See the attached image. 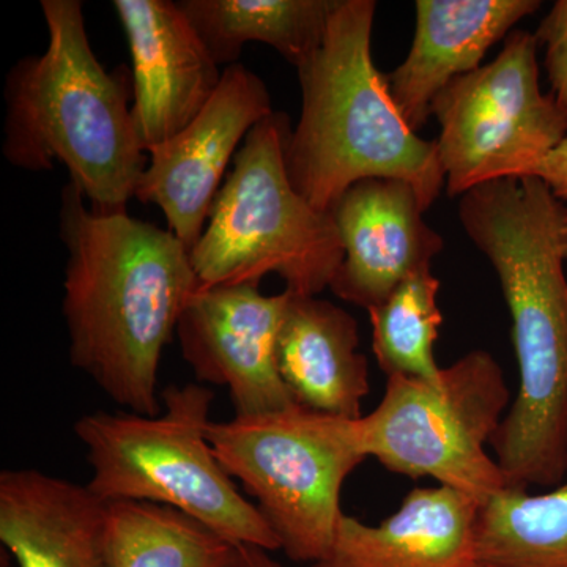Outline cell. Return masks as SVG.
I'll return each instance as SVG.
<instances>
[{"label": "cell", "instance_id": "16", "mask_svg": "<svg viewBox=\"0 0 567 567\" xmlns=\"http://www.w3.org/2000/svg\"><path fill=\"white\" fill-rule=\"evenodd\" d=\"M480 509L451 487L413 488L380 524L344 514L333 547L309 567H476Z\"/></svg>", "mask_w": 567, "mask_h": 567}, {"label": "cell", "instance_id": "4", "mask_svg": "<svg viewBox=\"0 0 567 567\" xmlns=\"http://www.w3.org/2000/svg\"><path fill=\"white\" fill-rule=\"evenodd\" d=\"M375 9L372 0H336L322 44L297 69L303 106L287 144V173L320 212L365 178L409 183L424 210L446 185L436 142L406 125L372 61Z\"/></svg>", "mask_w": 567, "mask_h": 567}, {"label": "cell", "instance_id": "11", "mask_svg": "<svg viewBox=\"0 0 567 567\" xmlns=\"http://www.w3.org/2000/svg\"><path fill=\"white\" fill-rule=\"evenodd\" d=\"M265 82L240 63L224 70L207 106L183 132L148 151L136 199L158 205L169 230L192 251L203 237L219 183L237 147L274 114Z\"/></svg>", "mask_w": 567, "mask_h": 567}, {"label": "cell", "instance_id": "17", "mask_svg": "<svg viewBox=\"0 0 567 567\" xmlns=\"http://www.w3.org/2000/svg\"><path fill=\"white\" fill-rule=\"evenodd\" d=\"M357 319L319 295L290 292L279 331V374L295 402L315 412L358 420L371 391Z\"/></svg>", "mask_w": 567, "mask_h": 567}, {"label": "cell", "instance_id": "20", "mask_svg": "<svg viewBox=\"0 0 567 567\" xmlns=\"http://www.w3.org/2000/svg\"><path fill=\"white\" fill-rule=\"evenodd\" d=\"M476 567H567V477L537 494L506 488L484 503Z\"/></svg>", "mask_w": 567, "mask_h": 567}, {"label": "cell", "instance_id": "13", "mask_svg": "<svg viewBox=\"0 0 567 567\" xmlns=\"http://www.w3.org/2000/svg\"><path fill=\"white\" fill-rule=\"evenodd\" d=\"M415 189L395 178H365L330 208L344 246L331 292L365 311L410 276L431 268L445 241L424 219Z\"/></svg>", "mask_w": 567, "mask_h": 567}, {"label": "cell", "instance_id": "21", "mask_svg": "<svg viewBox=\"0 0 567 567\" xmlns=\"http://www.w3.org/2000/svg\"><path fill=\"white\" fill-rule=\"evenodd\" d=\"M440 281L431 268L406 278L383 303L369 309L372 350L385 375L436 382L442 375L435 358L443 323Z\"/></svg>", "mask_w": 567, "mask_h": 567}, {"label": "cell", "instance_id": "18", "mask_svg": "<svg viewBox=\"0 0 567 567\" xmlns=\"http://www.w3.org/2000/svg\"><path fill=\"white\" fill-rule=\"evenodd\" d=\"M336 0H181L215 62L235 65L251 41L275 48L295 69L322 44Z\"/></svg>", "mask_w": 567, "mask_h": 567}, {"label": "cell", "instance_id": "5", "mask_svg": "<svg viewBox=\"0 0 567 567\" xmlns=\"http://www.w3.org/2000/svg\"><path fill=\"white\" fill-rule=\"evenodd\" d=\"M215 394L186 383L162 391V412H93L74 423L87 451V487L104 503L173 507L238 546L279 550L251 499L238 491L207 440Z\"/></svg>", "mask_w": 567, "mask_h": 567}, {"label": "cell", "instance_id": "14", "mask_svg": "<svg viewBox=\"0 0 567 567\" xmlns=\"http://www.w3.org/2000/svg\"><path fill=\"white\" fill-rule=\"evenodd\" d=\"M539 0H417L409 55L388 74L391 96L417 133L446 85L480 69L487 51L540 9Z\"/></svg>", "mask_w": 567, "mask_h": 567}, {"label": "cell", "instance_id": "7", "mask_svg": "<svg viewBox=\"0 0 567 567\" xmlns=\"http://www.w3.org/2000/svg\"><path fill=\"white\" fill-rule=\"evenodd\" d=\"M207 440L292 561L315 565L333 547L344 483L368 456L358 420L295 405L212 421Z\"/></svg>", "mask_w": 567, "mask_h": 567}, {"label": "cell", "instance_id": "8", "mask_svg": "<svg viewBox=\"0 0 567 567\" xmlns=\"http://www.w3.org/2000/svg\"><path fill=\"white\" fill-rule=\"evenodd\" d=\"M511 406L505 372L494 354L472 350L436 382L388 377L385 394L358 417L361 446L388 472L472 496L481 506L509 488L487 445Z\"/></svg>", "mask_w": 567, "mask_h": 567}, {"label": "cell", "instance_id": "10", "mask_svg": "<svg viewBox=\"0 0 567 567\" xmlns=\"http://www.w3.org/2000/svg\"><path fill=\"white\" fill-rule=\"evenodd\" d=\"M290 292L259 286H216L189 298L178 320L183 360L199 382L229 391L235 416H259L298 405L279 374L276 349Z\"/></svg>", "mask_w": 567, "mask_h": 567}, {"label": "cell", "instance_id": "12", "mask_svg": "<svg viewBox=\"0 0 567 567\" xmlns=\"http://www.w3.org/2000/svg\"><path fill=\"white\" fill-rule=\"evenodd\" d=\"M132 52L133 117L148 153L207 106L224 70L173 0H114Z\"/></svg>", "mask_w": 567, "mask_h": 567}, {"label": "cell", "instance_id": "9", "mask_svg": "<svg viewBox=\"0 0 567 567\" xmlns=\"http://www.w3.org/2000/svg\"><path fill=\"white\" fill-rule=\"evenodd\" d=\"M535 33L513 31L495 61L457 78L432 103L446 193L529 177L567 137V114L540 91Z\"/></svg>", "mask_w": 567, "mask_h": 567}, {"label": "cell", "instance_id": "23", "mask_svg": "<svg viewBox=\"0 0 567 567\" xmlns=\"http://www.w3.org/2000/svg\"><path fill=\"white\" fill-rule=\"evenodd\" d=\"M533 177L540 178L558 200H567V137L554 152L548 153ZM563 241H565V256L567 260V210L563 221Z\"/></svg>", "mask_w": 567, "mask_h": 567}, {"label": "cell", "instance_id": "22", "mask_svg": "<svg viewBox=\"0 0 567 567\" xmlns=\"http://www.w3.org/2000/svg\"><path fill=\"white\" fill-rule=\"evenodd\" d=\"M546 50V70L559 110L567 114V0H557L535 32Z\"/></svg>", "mask_w": 567, "mask_h": 567}, {"label": "cell", "instance_id": "2", "mask_svg": "<svg viewBox=\"0 0 567 567\" xmlns=\"http://www.w3.org/2000/svg\"><path fill=\"white\" fill-rule=\"evenodd\" d=\"M59 235L65 245L62 315L71 365L125 412H162L159 364L200 284L169 229L126 212H93L69 182Z\"/></svg>", "mask_w": 567, "mask_h": 567}, {"label": "cell", "instance_id": "3", "mask_svg": "<svg viewBox=\"0 0 567 567\" xmlns=\"http://www.w3.org/2000/svg\"><path fill=\"white\" fill-rule=\"evenodd\" d=\"M48 50L25 55L3 84V158L28 173L61 163L93 212H126L147 169L126 66L96 59L80 0H41Z\"/></svg>", "mask_w": 567, "mask_h": 567}, {"label": "cell", "instance_id": "1", "mask_svg": "<svg viewBox=\"0 0 567 567\" xmlns=\"http://www.w3.org/2000/svg\"><path fill=\"white\" fill-rule=\"evenodd\" d=\"M566 208L533 177L470 189L458 218L498 276L518 365L516 399L492 440L511 488L547 491L567 477Z\"/></svg>", "mask_w": 567, "mask_h": 567}, {"label": "cell", "instance_id": "6", "mask_svg": "<svg viewBox=\"0 0 567 567\" xmlns=\"http://www.w3.org/2000/svg\"><path fill=\"white\" fill-rule=\"evenodd\" d=\"M290 134L289 115L275 111L245 137L189 251L199 289L259 286L267 275L297 295L330 289L344 246L331 213L312 207L290 182Z\"/></svg>", "mask_w": 567, "mask_h": 567}, {"label": "cell", "instance_id": "24", "mask_svg": "<svg viewBox=\"0 0 567 567\" xmlns=\"http://www.w3.org/2000/svg\"><path fill=\"white\" fill-rule=\"evenodd\" d=\"M274 551L264 548L245 546L241 563L238 567H284L278 559L271 557Z\"/></svg>", "mask_w": 567, "mask_h": 567}, {"label": "cell", "instance_id": "19", "mask_svg": "<svg viewBox=\"0 0 567 567\" xmlns=\"http://www.w3.org/2000/svg\"><path fill=\"white\" fill-rule=\"evenodd\" d=\"M111 567H238L244 547L173 507L106 503Z\"/></svg>", "mask_w": 567, "mask_h": 567}, {"label": "cell", "instance_id": "15", "mask_svg": "<svg viewBox=\"0 0 567 567\" xmlns=\"http://www.w3.org/2000/svg\"><path fill=\"white\" fill-rule=\"evenodd\" d=\"M0 543L18 567H111L106 503L35 468L0 473Z\"/></svg>", "mask_w": 567, "mask_h": 567}]
</instances>
